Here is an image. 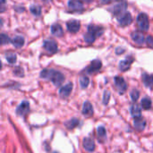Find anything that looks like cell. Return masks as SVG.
Wrapping results in <instances>:
<instances>
[{"label": "cell", "mask_w": 153, "mask_h": 153, "mask_svg": "<svg viewBox=\"0 0 153 153\" xmlns=\"http://www.w3.org/2000/svg\"><path fill=\"white\" fill-rule=\"evenodd\" d=\"M40 77L46 80H50L53 84L56 87L60 86L65 81V76L59 71L53 69H44L40 72Z\"/></svg>", "instance_id": "1"}, {"label": "cell", "mask_w": 153, "mask_h": 153, "mask_svg": "<svg viewBox=\"0 0 153 153\" xmlns=\"http://www.w3.org/2000/svg\"><path fill=\"white\" fill-rule=\"evenodd\" d=\"M127 8V3L126 0H117L112 5V11L115 15H121Z\"/></svg>", "instance_id": "2"}, {"label": "cell", "mask_w": 153, "mask_h": 153, "mask_svg": "<svg viewBox=\"0 0 153 153\" xmlns=\"http://www.w3.org/2000/svg\"><path fill=\"white\" fill-rule=\"evenodd\" d=\"M137 23H138L140 30H145V31L148 30L149 27H150V22H149V18H148L147 14L144 13H141L137 16Z\"/></svg>", "instance_id": "3"}, {"label": "cell", "mask_w": 153, "mask_h": 153, "mask_svg": "<svg viewBox=\"0 0 153 153\" xmlns=\"http://www.w3.org/2000/svg\"><path fill=\"white\" fill-rule=\"evenodd\" d=\"M114 82H115V85L119 92V94H124L126 90H127V84L125 81V79L123 77H120V76H116L114 78Z\"/></svg>", "instance_id": "4"}, {"label": "cell", "mask_w": 153, "mask_h": 153, "mask_svg": "<svg viewBox=\"0 0 153 153\" xmlns=\"http://www.w3.org/2000/svg\"><path fill=\"white\" fill-rule=\"evenodd\" d=\"M43 47L50 54H55L57 52L58 50V46L56 43V41L52 40V39H46L43 42Z\"/></svg>", "instance_id": "5"}, {"label": "cell", "mask_w": 153, "mask_h": 153, "mask_svg": "<svg viewBox=\"0 0 153 153\" xmlns=\"http://www.w3.org/2000/svg\"><path fill=\"white\" fill-rule=\"evenodd\" d=\"M117 22L119 23L120 26L122 27H126L129 24L132 23L133 22V17L131 15L130 13H125L123 14H121L118 18H117Z\"/></svg>", "instance_id": "6"}, {"label": "cell", "mask_w": 153, "mask_h": 153, "mask_svg": "<svg viewBox=\"0 0 153 153\" xmlns=\"http://www.w3.org/2000/svg\"><path fill=\"white\" fill-rule=\"evenodd\" d=\"M68 7L72 11L79 12V11L83 10V4L80 0H69L68 1Z\"/></svg>", "instance_id": "7"}, {"label": "cell", "mask_w": 153, "mask_h": 153, "mask_svg": "<svg viewBox=\"0 0 153 153\" xmlns=\"http://www.w3.org/2000/svg\"><path fill=\"white\" fill-rule=\"evenodd\" d=\"M66 26H67V30L70 32L76 33L77 31H79L81 28V22L77 20H70L69 22H67Z\"/></svg>", "instance_id": "8"}, {"label": "cell", "mask_w": 153, "mask_h": 153, "mask_svg": "<svg viewBox=\"0 0 153 153\" xmlns=\"http://www.w3.org/2000/svg\"><path fill=\"white\" fill-rule=\"evenodd\" d=\"M101 66H102L101 61L99 60V59H96V60H93V61L91 63V65L88 66V68H87L86 70H87V73H88V74L97 73L98 71L100 70Z\"/></svg>", "instance_id": "9"}, {"label": "cell", "mask_w": 153, "mask_h": 153, "mask_svg": "<svg viewBox=\"0 0 153 153\" xmlns=\"http://www.w3.org/2000/svg\"><path fill=\"white\" fill-rule=\"evenodd\" d=\"M30 111V103L26 100L22 101L16 108V114L19 116H24Z\"/></svg>", "instance_id": "10"}, {"label": "cell", "mask_w": 153, "mask_h": 153, "mask_svg": "<svg viewBox=\"0 0 153 153\" xmlns=\"http://www.w3.org/2000/svg\"><path fill=\"white\" fill-rule=\"evenodd\" d=\"M134 128L139 131V132H142L145 129V126H146V120L144 119V117H135L134 119Z\"/></svg>", "instance_id": "11"}, {"label": "cell", "mask_w": 153, "mask_h": 153, "mask_svg": "<svg viewBox=\"0 0 153 153\" xmlns=\"http://www.w3.org/2000/svg\"><path fill=\"white\" fill-rule=\"evenodd\" d=\"M134 57L133 56H127L126 59L125 60H122L119 62V69L122 71V72H126L127 71L130 67H131V65L133 64L134 62Z\"/></svg>", "instance_id": "12"}, {"label": "cell", "mask_w": 153, "mask_h": 153, "mask_svg": "<svg viewBox=\"0 0 153 153\" xmlns=\"http://www.w3.org/2000/svg\"><path fill=\"white\" fill-rule=\"evenodd\" d=\"M72 90H73V83L72 82H68L67 84H65V86H63L60 91H59V95L61 98H68L72 92Z\"/></svg>", "instance_id": "13"}, {"label": "cell", "mask_w": 153, "mask_h": 153, "mask_svg": "<svg viewBox=\"0 0 153 153\" xmlns=\"http://www.w3.org/2000/svg\"><path fill=\"white\" fill-rule=\"evenodd\" d=\"M88 31L92 33L96 37H100V36H101L104 33V28L100 27V26L91 24V25L88 26Z\"/></svg>", "instance_id": "14"}, {"label": "cell", "mask_w": 153, "mask_h": 153, "mask_svg": "<svg viewBox=\"0 0 153 153\" xmlns=\"http://www.w3.org/2000/svg\"><path fill=\"white\" fill-rule=\"evenodd\" d=\"M82 145H83V148L87 152H92L95 150V143L90 137H87V138H84L83 139Z\"/></svg>", "instance_id": "15"}, {"label": "cell", "mask_w": 153, "mask_h": 153, "mask_svg": "<svg viewBox=\"0 0 153 153\" xmlns=\"http://www.w3.org/2000/svg\"><path fill=\"white\" fill-rule=\"evenodd\" d=\"M131 37H132L133 40H134L135 43L139 44V45L143 44V42H144V40H145L144 35H143L142 32H140V31H134V32L131 34Z\"/></svg>", "instance_id": "16"}, {"label": "cell", "mask_w": 153, "mask_h": 153, "mask_svg": "<svg viewBox=\"0 0 153 153\" xmlns=\"http://www.w3.org/2000/svg\"><path fill=\"white\" fill-rule=\"evenodd\" d=\"M51 33L56 37H62L64 35V30L58 23H55L51 26Z\"/></svg>", "instance_id": "17"}, {"label": "cell", "mask_w": 153, "mask_h": 153, "mask_svg": "<svg viewBox=\"0 0 153 153\" xmlns=\"http://www.w3.org/2000/svg\"><path fill=\"white\" fill-rule=\"evenodd\" d=\"M82 114L87 117H90L93 115V107L89 101L84 102L82 107Z\"/></svg>", "instance_id": "18"}, {"label": "cell", "mask_w": 153, "mask_h": 153, "mask_svg": "<svg viewBox=\"0 0 153 153\" xmlns=\"http://www.w3.org/2000/svg\"><path fill=\"white\" fill-rule=\"evenodd\" d=\"M11 43L17 48H22L24 45V38L20 35L14 36L13 39H11Z\"/></svg>", "instance_id": "19"}, {"label": "cell", "mask_w": 153, "mask_h": 153, "mask_svg": "<svg viewBox=\"0 0 153 153\" xmlns=\"http://www.w3.org/2000/svg\"><path fill=\"white\" fill-rule=\"evenodd\" d=\"M143 82L148 88H153V75H150L146 73L143 74Z\"/></svg>", "instance_id": "20"}, {"label": "cell", "mask_w": 153, "mask_h": 153, "mask_svg": "<svg viewBox=\"0 0 153 153\" xmlns=\"http://www.w3.org/2000/svg\"><path fill=\"white\" fill-rule=\"evenodd\" d=\"M130 112H131V115L135 118V117H142V109L140 108L139 105L137 104H134L131 106L130 108Z\"/></svg>", "instance_id": "21"}, {"label": "cell", "mask_w": 153, "mask_h": 153, "mask_svg": "<svg viewBox=\"0 0 153 153\" xmlns=\"http://www.w3.org/2000/svg\"><path fill=\"white\" fill-rule=\"evenodd\" d=\"M98 132V137H99V141L100 142H104L107 138V133H106V129L103 126H99L97 129Z\"/></svg>", "instance_id": "22"}, {"label": "cell", "mask_w": 153, "mask_h": 153, "mask_svg": "<svg viewBox=\"0 0 153 153\" xmlns=\"http://www.w3.org/2000/svg\"><path fill=\"white\" fill-rule=\"evenodd\" d=\"M80 124V121L77 118H72L71 120L67 121L65 123V126L68 128V129H74L76 126H78Z\"/></svg>", "instance_id": "23"}, {"label": "cell", "mask_w": 153, "mask_h": 153, "mask_svg": "<svg viewBox=\"0 0 153 153\" xmlns=\"http://www.w3.org/2000/svg\"><path fill=\"white\" fill-rule=\"evenodd\" d=\"M5 59L9 64H14L17 60V56L14 53L9 52L5 55Z\"/></svg>", "instance_id": "24"}, {"label": "cell", "mask_w": 153, "mask_h": 153, "mask_svg": "<svg viewBox=\"0 0 153 153\" xmlns=\"http://www.w3.org/2000/svg\"><path fill=\"white\" fill-rule=\"evenodd\" d=\"M30 13H31L33 15H35V16H39V15L41 14V8H40V6H39V5L32 4V5L30 6Z\"/></svg>", "instance_id": "25"}, {"label": "cell", "mask_w": 153, "mask_h": 153, "mask_svg": "<svg viewBox=\"0 0 153 153\" xmlns=\"http://www.w3.org/2000/svg\"><path fill=\"white\" fill-rule=\"evenodd\" d=\"M141 104H142V107L143 108V109H145V110H148L152 108V100L149 98L143 99Z\"/></svg>", "instance_id": "26"}, {"label": "cell", "mask_w": 153, "mask_h": 153, "mask_svg": "<svg viewBox=\"0 0 153 153\" xmlns=\"http://www.w3.org/2000/svg\"><path fill=\"white\" fill-rule=\"evenodd\" d=\"M95 39H96V36H94L92 33H91V32H87V33H85L84 34V40L87 42V43H89V44H91V43H93L94 41H95Z\"/></svg>", "instance_id": "27"}, {"label": "cell", "mask_w": 153, "mask_h": 153, "mask_svg": "<svg viewBox=\"0 0 153 153\" xmlns=\"http://www.w3.org/2000/svg\"><path fill=\"white\" fill-rule=\"evenodd\" d=\"M90 83V79L87 76H82L80 78V85L82 89H86Z\"/></svg>", "instance_id": "28"}, {"label": "cell", "mask_w": 153, "mask_h": 153, "mask_svg": "<svg viewBox=\"0 0 153 153\" xmlns=\"http://www.w3.org/2000/svg\"><path fill=\"white\" fill-rule=\"evenodd\" d=\"M130 96H131L132 100L135 102V101L138 100V99H139V97H140V92H139L138 90H135V89H134V90H133V91H131Z\"/></svg>", "instance_id": "29"}, {"label": "cell", "mask_w": 153, "mask_h": 153, "mask_svg": "<svg viewBox=\"0 0 153 153\" xmlns=\"http://www.w3.org/2000/svg\"><path fill=\"white\" fill-rule=\"evenodd\" d=\"M10 41H11V39L6 34H4V33H2L1 34V43H2V45L8 44Z\"/></svg>", "instance_id": "30"}, {"label": "cell", "mask_w": 153, "mask_h": 153, "mask_svg": "<svg viewBox=\"0 0 153 153\" xmlns=\"http://www.w3.org/2000/svg\"><path fill=\"white\" fill-rule=\"evenodd\" d=\"M110 99V92L108 91H105L104 95H103V104L104 105H108V101Z\"/></svg>", "instance_id": "31"}, {"label": "cell", "mask_w": 153, "mask_h": 153, "mask_svg": "<svg viewBox=\"0 0 153 153\" xmlns=\"http://www.w3.org/2000/svg\"><path fill=\"white\" fill-rule=\"evenodd\" d=\"M13 74L16 75V76H19V77H22V76H23V70H22V68H21V67H16L14 70H13Z\"/></svg>", "instance_id": "32"}, {"label": "cell", "mask_w": 153, "mask_h": 153, "mask_svg": "<svg viewBox=\"0 0 153 153\" xmlns=\"http://www.w3.org/2000/svg\"><path fill=\"white\" fill-rule=\"evenodd\" d=\"M146 42L148 44L149 47H151L152 48H153V37L152 36H148L146 38Z\"/></svg>", "instance_id": "33"}, {"label": "cell", "mask_w": 153, "mask_h": 153, "mask_svg": "<svg viewBox=\"0 0 153 153\" xmlns=\"http://www.w3.org/2000/svg\"><path fill=\"white\" fill-rule=\"evenodd\" d=\"M124 52H125V48H123L118 47V48H116V53H117V55L123 54Z\"/></svg>", "instance_id": "34"}, {"label": "cell", "mask_w": 153, "mask_h": 153, "mask_svg": "<svg viewBox=\"0 0 153 153\" xmlns=\"http://www.w3.org/2000/svg\"><path fill=\"white\" fill-rule=\"evenodd\" d=\"M4 4H5V0H1V12H4Z\"/></svg>", "instance_id": "35"}, {"label": "cell", "mask_w": 153, "mask_h": 153, "mask_svg": "<svg viewBox=\"0 0 153 153\" xmlns=\"http://www.w3.org/2000/svg\"><path fill=\"white\" fill-rule=\"evenodd\" d=\"M111 0H100V2L102 4H108Z\"/></svg>", "instance_id": "36"}, {"label": "cell", "mask_w": 153, "mask_h": 153, "mask_svg": "<svg viewBox=\"0 0 153 153\" xmlns=\"http://www.w3.org/2000/svg\"><path fill=\"white\" fill-rule=\"evenodd\" d=\"M83 1H84V2H86V3H89V4H90V3H91L93 0H83Z\"/></svg>", "instance_id": "37"}, {"label": "cell", "mask_w": 153, "mask_h": 153, "mask_svg": "<svg viewBox=\"0 0 153 153\" xmlns=\"http://www.w3.org/2000/svg\"><path fill=\"white\" fill-rule=\"evenodd\" d=\"M42 1H44V2H46V3H48V2H50V1H52V0H42Z\"/></svg>", "instance_id": "38"}, {"label": "cell", "mask_w": 153, "mask_h": 153, "mask_svg": "<svg viewBox=\"0 0 153 153\" xmlns=\"http://www.w3.org/2000/svg\"><path fill=\"white\" fill-rule=\"evenodd\" d=\"M53 153H57V152H53Z\"/></svg>", "instance_id": "39"}]
</instances>
